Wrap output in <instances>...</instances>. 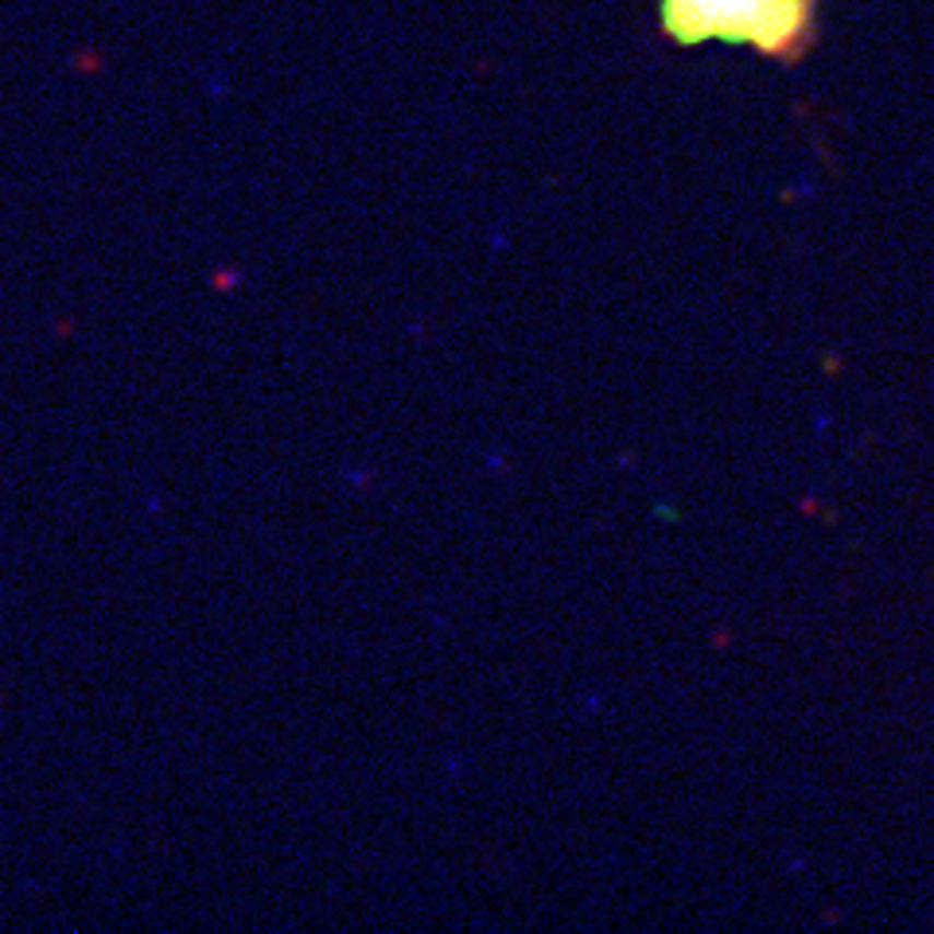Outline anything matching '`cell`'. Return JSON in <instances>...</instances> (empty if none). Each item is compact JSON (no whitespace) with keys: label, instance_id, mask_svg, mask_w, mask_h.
<instances>
[{"label":"cell","instance_id":"1","mask_svg":"<svg viewBox=\"0 0 934 934\" xmlns=\"http://www.w3.org/2000/svg\"><path fill=\"white\" fill-rule=\"evenodd\" d=\"M659 27L674 47H752L799 62L818 44V0H659Z\"/></svg>","mask_w":934,"mask_h":934}]
</instances>
